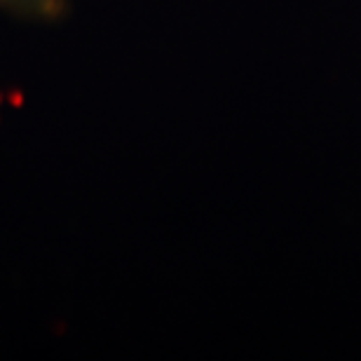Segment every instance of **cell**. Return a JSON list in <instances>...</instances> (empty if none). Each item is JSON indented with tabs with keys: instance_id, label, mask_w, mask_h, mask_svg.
Returning <instances> with one entry per match:
<instances>
[{
	"instance_id": "obj_1",
	"label": "cell",
	"mask_w": 361,
	"mask_h": 361,
	"mask_svg": "<svg viewBox=\"0 0 361 361\" xmlns=\"http://www.w3.org/2000/svg\"><path fill=\"white\" fill-rule=\"evenodd\" d=\"M0 12L38 24H52L66 17L68 0H0Z\"/></svg>"
}]
</instances>
